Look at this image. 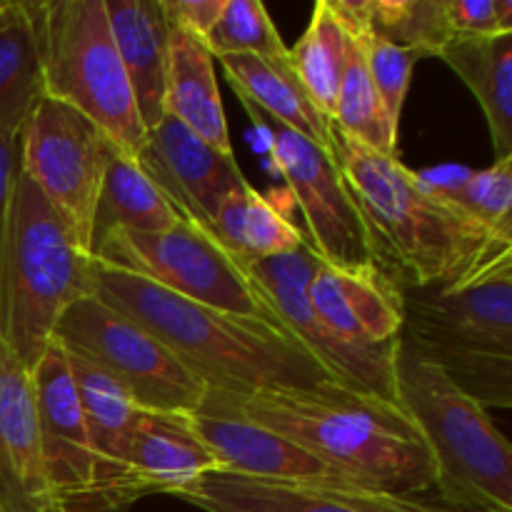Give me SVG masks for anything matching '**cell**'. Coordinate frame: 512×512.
I'll use <instances>...</instances> for the list:
<instances>
[{
	"instance_id": "cell-30",
	"label": "cell",
	"mask_w": 512,
	"mask_h": 512,
	"mask_svg": "<svg viewBox=\"0 0 512 512\" xmlns=\"http://www.w3.org/2000/svg\"><path fill=\"white\" fill-rule=\"evenodd\" d=\"M203 45L215 60L225 55H258L275 63L288 60V45L260 0H228Z\"/></svg>"
},
{
	"instance_id": "cell-29",
	"label": "cell",
	"mask_w": 512,
	"mask_h": 512,
	"mask_svg": "<svg viewBox=\"0 0 512 512\" xmlns=\"http://www.w3.org/2000/svg\"><path fill=\"white\" fill-rule=\"evenodd\" d=\"M330 123L338 133L348 135L355 143L365 145L375 153L393 155V158L398 155V130H393L388 115H385L380 95L370 80L368 65H365L363 48L350 33L343 78H340Z\"/></svg>"
},
{
	"instance_id": "cell-24",
	"label": "cell",
	"mask_w": 512,
	"mask_h": 512,
	"mask_svg": "<svg viewBox=\"0 0 512 512\" xmlns=\"http://www.w3.org/2000/svg\"><path fill=\"white\" fill-rule=\"evenodd\" d=\"M478 100L495 160L512 158V33L453 38L438 55Z\"/></svg>"
},
{
	"instance_id": "cell-26",
	"label": "cell",
	"mask_w": 512,
	"mask_h": 512,
	"mask_svg": "<svg viewBox=\"0 0 512 512\" xmlns=\"http://www.w3.org/2000/svg\"><path fill=\"white\" fill-rule=\"evenodd\" d=\"M210 233L245 265L295 253L308 243L303 230L295 228L250 183L223 200Z\"/></svg>"
},
{
	"instance_id": "cell-2",
	"label": "cell",
	"mask_w": 512,
	"mask_h": 512,
	"mask_svg": "<svg viewBox=\"0 0 512 512\" xmlns=\"http://www.w3.org/2000/svg\"><path fill=\"white\" fill-rule=\"evenodd\" d=\"M333 155L403 288H448L512 255V238L485 228L428 175L333 128Z\"/></svg>"
},
{
	"instance_id": "cell-12",
	"label": "cell",
	"mask_w": 512,
	"mask_h": 512,
	"mask_svg": "<svg viewBox=\"0 0 512 512\" xmlns=\"http://www.w3.org/2000/svg\"><path fill=\"white\" fill-rule=\"evenodd\" d=\"M315 265L318 255L310 243H305L295 253L248 263V273L263 290L280 323L333 375L335 383L395 403V350L400 338L380 348H358L340 340L310 305L308 283Z\"/></svg>"
},
{
	"instance_id": "cell-36",
	"label": "cell",
	"mask_w": 512,
	"mask_h": 512,
	"mask_svg": "<svg viewBox=\"0 0 512 512\" xmlns=\"http://www.w3.org/2000/svg\"><path fill=\"white\" fill-rule=\"evenodd\" d=\"M3 5H5V3H0V8H3Z\"/></svg>"
},
{
	"instance_id": "cell-25",
	"label": "cell",
	"mask_w": 512,
	"mask_h": 512,
	"mask_svg": "<svg viewBox=\"0 0 512 512\" xmlns=\"http://www.w3.org/2000/svg\"><path fill=\"white\" fill-rule=\"evenodd\" d=\"M183 220V215L165 200L143 173L138 158L113 150L100 185L98 208L93 223V253L95 245L113 230L130 233H160L170 230Z\"/></svg>"
},
{
	"instance_id": "cell-7",
	"label": "cell",
	"mask_w": 512,
	"mask_h": 512,
	"mask_svg": "<svg viewBox=\"0 0 512 512\" xmlns=\"http://www.w3.org/2000/svg\"><path fill=\"white\" fill-rule=\"evenodd\" d=\"M40 90L93 120L115 150L138 158L148 130L110 33L105 0L33 3Z\"/></svg>"
},
{
	"instance_id": "cell-34",
	"label": "cell",
	"mask_w": 512,
	"mask_h": 512,
	"mask_svg": "<svg viewBox=\"0 0 512 512\" xmlns=\"http://www.w3.org/2000/svg\"><path fill=\"white\" fill-rule=\"evenodd\" d=\"M20 170V133H0V305H3L5 253L10 238L15 178Z\"/></svg>"
},
{
	"instance_id": "cell-9",
	"label": "cell",
	"mask_w": 512,
	"mask_h": 512,
	"mask_svg": "<svg viewBox=\"0 0 512 512\" xmlns=\"http://www.w3.org/2000/svg\"><path fill=\"white\" fill-rule=\"evenodd\" d=\"M53 340L123 385L140 410L195 413L208 393V385L153 333L98 295L75 300L55 325Z\"/></svg>"
},
{
	"instance_id": "cell-28",
	"label": "cell",
	"mask_w": 512,
	"mask_h": 512,
	"mask_svg": "<svg viewBox=\"0 0 512 512\" xmlns=\"http://www.w3.org/2000/svg\"><path fill=\"white\" fill-rule=\"evenodd\" d=\"M348 55V30L340 23L330 0H318L310 23L295 48H288V63L315 108L333 118L340 78Z\"/></svg>"
},
{
	"instance_id": "cell-22",
	"label": "cell",
	"mask_w": 512,
	"mask_h": 512,
	"mask_svg": "<svg viewBox=\"0 0 512 512\" xmlns=\"http://www.w3.org/2000/svg\"><path fill=\"white\" fill-rule=\"evenodd\" d=\"M165 115L178 120L223 155H235L215 78V58L203 40L180 28H170L168 38Z\"/></svg>"
},
{
	"instance_id": "cell-17",
	"label": "cell",
	"mask_w": 512,
	"mask_h": 512,
	"mask_svg": "<svg viewBox=\"0 0 512 512\" xmlns=\"http://www.w3.org/2000/svg\"><path fill=\"white\" fill-rule=\"evenodd\" d=\"M0 508L60 512L50 493L30 370L0 335Z\"/></svg>"
},
{
	"instance_id": "cell-3",
	"label": "cell",
	"mask_w": 512,
	"mask_h": 512,
	"mask_svg": "<svg viewBox=\"0 0 512 512\" xmlns=\"http://www.w3.org/2000/svg\"><path fill=\"white\" fill-rule=\"evenodd\" d=\"M240 408L328 465L345 483L395 495L435 488V465L423 435L393 400L323 385L240 395Z\"/></svg>"
},
{
	"instance_id": "cell-8",
	"label": "cell",
	"mask_w": 512,
	"mask_h": 512,
	"mask_svg": "<svg viewBox=\"0 0 512 512\" xmlns=\"http://www.w3.org/2000/svg\"><path fill=\"white\" fill-rule=\"evenodd\" d=\"M95 263L140 275L170 293L225 313L280 323L248 265L208 228L183 218L160 233L113 230L93 253Z\"/></svg>"
},
{
	"instance_id": "cell-33",
	"label": "cell",
	"mask_w": 512,
	"mask_h": 512,
	"mask_svg": "<svg viewBox=\"0 0 512 512\" xmlns=\"http://www.w3.org/2000/svg\"><path fill=\"white\" fill-rule=\"evenodd\" d=\"M455 38L512 33V0H445Z\"/></svg>"
},
{
	"instance_id": "cell-19",
	"label": "cell",
	"mask_w": 512,
	"mask_h": 512,
	"mask_svg": "<svg viewBox=\"0 0 512 512\" xmlns=\"http://www.w3.org/2000/svg\"><path fill=\"white\" fill-rule=\"evenodd\" d=\"M68 365L98 455V485L105 512H130L138 500L145 498L128 465L130 435L138 423L140 408L123 385L88 360L68 353Z\"/></svg>"
},
{
	"instance_id": "cell-13",
	"label": "cell",
	"mask_w": 512,
	"mask_h": 512,
	"mask_svg": "<svg viewBox=\"0 0 512 512\" xmlns=\"http://www.w3.org/2000/svg\"><path fill=\"white\" fill-rule=\"evenodd\" d=\"M30 378L38 405L45 475L60 512H105L98 485V455L63 345L53 340L30 370Z\"/></svg>"
},
{
	"instance_id": "cell-21",
	"label": "cell",
	"mask_w": 512,
	"mask_h": 512,
	"mask_svg": "<svg viewBox=\"0 0 512 512\" xmlns=\"http://www.w3.org/2000/svg\"><path fill=\"white\" fill-rule=\"evenodd\" d=\"M110 33L128 75L143 128L165 118L170 28L160 0H105Z\"/></svg>"
},
{
	"instance_id": "cell-15",
	"label": "cell",
	"mask_w": 512,
	"mask_h": 512,
	"mask_svg": "<svg viewBox=\"0 0 512 512\" xmlns=\"http://www.w3.org/2000/svg\"><path fill=\"white\" fill-rule=\"evenodd\" d=\"M138 165L183 218L208 230L223 200L248 185L235 155H223L170 115L148 133Z\"/></svg>"
},
{
	"instance_id": "cell-4",
	"label": "cell",
	"mask_w": 512,
	"mask_h": 512,
	"mask_svg": "<svg viewBox=\"0 0 512 512\" xmlns=\"http://www.w3.org/2000/svg\"><path fill=\"white\" fill-rule=\"evenodd\" d=\"M395 403L423 435L440 503L463 512H512V450L488 408L438 365L395 350Z\"/></svg>"
},
{
	"instance_id": "cell-20",
	"label": "cell",
	"mask_w": 512,
	"mask_h": 512,
	"mask_svg": "<svg viewBox=\"0 0 512 512\" xmlns=\"http://www.w3.org/2000/svg\"><path fill=\"white\" fill-rule=\"evenodd\" d=\"M128 465L143 495H175L210 473L220 463L195 430L190 413L140 410L130 435Z\"/></svg>"
},
{
	"instance_id": "cell-37",
	"label": "cell",
	"mask_w": 512,
	"mask_h": 512,
	"mask_svg": "<svg viewBox=\"0 0 512 512\" xmlns=\"http://www.w3.org/2000/svg\"><path fill=\"white\" fill-rule=\"evenodd\" d=\"M0 512H5V510H3V508H0Z\"/></svg>"
},
{
	"instance_id": "cell-23",
	"label": "cell",
	"mask_w": 512,
	"mask_h": 512,
	"mask_svg": "<svg viewBox=\"0 0 512 512\" xmlns=\"http://www.w3.org/2000/svg\"><path fill=\"white\" fill-rule=\"evenodd\" d=\"M218 63L240 100H248L293 133L333 148V123L315 108L288 60L275 63L258 55H225Z\"/></svg>"
},
{
	"instance_id": "cell-35",
	"label": "cell",
	"mask_w": 512,
	"mask_h": 512,
	"mask_svg": "<svg viewBox=\"0 0 512 512\" xmlns=\"http://www.w3.org/2000/svg\"><path fill=\"white\" fill-rule=\"evenodd\" d=\"M228 0H160L170 28H180L203 40L223 15Z\"/></svg>"
},
{
	"instance_id": "cell-31",
	"label": "cell",
	"mask_w": 512,
	"mask_h": 512,
	"mask_svg": "<svg viewBox=\"0 0 512 512\" xmlns=\"http://www.w3.org/2000/svg\"><path fill=\"white\" fill-rule=\"evenodd\" d=\"M348 33L353 35L360 43V48H363L370 80H373L375 90H378L380 103H383L390 125H393V130H400L405 98H408L410 83H413V70L425 55L420 53V50L390 43V40L380 38L373 30L360 28L348 30Z\"/></svg>"
},
{
	"instance_id": "cell-6",
	"label": "cell",
	"mask_w": 512,
	"mask_h": 512,
	"mask_svg": "<svg viewBox=\"0 0 512 512\" xmlns=\"http://www.w3.org/2000/svg\"><path fill=\"white\" fill-rule=\"evenodd\" d=\"M93 260L18 170L5 253L0 335L20 363L35 368L53 343L58 320L75 300L93 295Z\"/></svg>"
},
{
	"instance_id": "cell-11",
	"label": "cell",
	"mask_w": 512,
	"mask_h": 512,
	"mask_svg": "<svg viewBox=\"0 0 512 512\" xmlns=\"http://www.w3.org/2000/svg\"><path fill=\"white\" fill-rule=\"evenodd\" d=\"M113 150L93 120L45 95L20 128V170L90 258L95 208Z\"/></svg>"
},
{
	"instance_id": "cell-10",
	"label": "cell",
	"mask_w": 512,
	"mask_h": 512,
	"mask_svg": "<svg viewBox=\"0 0 512 512\" xmlns=\"http://www.w3.org/2000/svg\"><path fill=\"white\" fill-rule=\"evenodd\" d=\"M255 128L268 138L270 158L303 213L308 243L320 260L338 268L388 270L380 245L355 203L333 150L293 133L270 115L240 100ZM390 273V270H388Z\"/></svg>"
},
{
	"instance_id": "cell-14",
	"label": "cell",
	"mask_w": 512,
	"mask_h": 512,
	"mask_svg": "<svg viewBox=\"0 0 512 512\" xmlns=\"http://www.w3.org/2000/svg\"><path fill=\"white\" fill-rule=\"evenodd\" d=\"M203 512H463L420 495H395L343 480H263L210 473L178 495Z\"/></svg>"
},
{
	"instance_id": "cell-5",
	"label": "cell",
	"mask_w": 512,
	"mask_h": 512,
	"mask_svg": "<svg viewBox=\"0 0 512 512\" xmlns=\"http://www.w3.org/2000/svg\"><path fill=\"white\" fill-rule=\"evenodd\" d=\"M400 343L483 408L512 405V255L448 288H403Z\"/></svg>"
},
{
	"instance_id": "cell-18",
	"label": "cell",
	"mask_w": 512,
	"mask_h": 512,
	"mask_svg": "<svg viewBox=\"0 0 512 512\" xmlns=\"http://www.w3.org/2000/svg\"><path fill=\"white\" fill-rule=\"evenodd\" d=\"M308 298L320 320L340 340L358 348L390 345L403 333V285L378 265L338 268L318 258Z\"/></svg>"
},
{
	"instance_id": "cell-16",
	"label": "cell",
	"mask_w": 512,
	"mask_h": 512,
	"mask_svg": "<svg viewBox=\"0 0 512 512\" xmlns=\"http://www.w3.org/2000/svg\"><path fill=\"white\" fill-rule=\"evenodd\" d=\"M190 418L218 458L220 473L263 480H340L303 448L250 420L240 408V395L208 388Z\"/></svg>"
},
{
	"instance_id": "cell-27",
	"label": "cell",
	"mask_w": 512,
	"mask_h": 512,
	"mask_svg": "<svg viewBox=\"0 0 512 512\" xmlns=\"http://www.w3.org/2000/svg\"><path fill=\"white\" fill-rule=\"evenodd\" d=\"M40 98L33 3L5 0L0 8V133H20Z\"/></svg>"
},
{
	"instance_id": "cell-1",
	"label": "cell",
	"mask_w": 512,
	"mask_h": 512,
	"mask_svg": "<svg viewBox=\"0 0 512 512\" xmlns=\"http://www.w3.org/2000/svg\"><path fill=\"white\" fill-rule=\"evenodd\" d=\"M93 295L143 325L213 390L245 398L260 390L338 385L283 323L193 303L95 260Z\"/></svg>"
},
{
	"instance_id": "cell-32",
	"label": "cell",
	"mask_w": 512,
	"mask_h": 512,
	"mask_svg": "<svg viewBox=\"0 0 512 512\" xmlns=\"http://www.w3.org/2000/svg\"><path fill=\"white\" fill-rule=\"evenodd\" d=\"M438 185L478 223L512 238V158H498L490 168L468 173L453 185Z\"/></svg>"
}]
</instances>
